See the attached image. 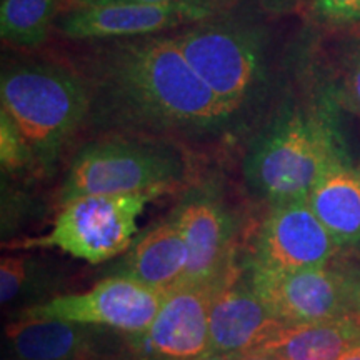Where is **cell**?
<instances>
[{
	"instance_id": "1",
	"label": "cell",
	"mask_w": 360,
	"mask_h": 360,
	"mask_svg": "<svg viewBox=\"0 0 360 360\" xmlns=\"http://www.w3.org/2000/svg\"><path fill=\"white\" fill-rule=\"evenodd\" d=\"M89 120L103 132L209 143L245 127L193 72L170 34L92 42Z\"/></svg>"
},
{
	"instance_id": "2",
	"label": "cell",
	"mask_w": 360,
	"mask_h": 360,
	"mask_svg": "<svg viewBox=\"0 0 360 360\" xmlns=\"http://www.w3.org/2000/svg\"><path fill=\"white\" fill-rule=\"evenodd\" d=\"M350 164L335 115L323 107L283 103L250 139L242 175L264 204L307 200L335 165Z\"/></svg>"
},
{
	"instance_id": "3",
	"label": "cell",
	"mask_w": 360,
	"mask_h": 360,
	"mask_svg": "<svg viewBox=\"0 0 360 360\" xmlns=\"http://www.w3.org/2000/svg\"><path fill=\"white\" fill-rule=\"evenodd\" d=\"M2 109L19 127L47 174L64 155L90 115V89L82 70L53 60H19L0 75Z\"/></svg>"
},
{
	"instance_id": "4",
	"label": "cell",
	"mask_w": 360,
	"mask_h": 360,
	"mask_svg": "<svg viewBox=\"0 0 360 360\" xmlns=\"http://www.w3.org/2000/svg\"><path fill=\"white\" fill-rule=\"evenodd\" d=\"M170 35L193 72L245 124L260 112L270 87L267 39L260 27L217 15Z\"/></svg>"
},
{
	"instance_id": "5",
	"label": "cell",
	"mask_w": 360,
	"mask_h": 360,
	"mask_svg": "<svg viewBox=\"0 0 360 360\" xmlns=\"http://www.w3.org/2000/svg\"><path fill=\"white\" fill-rule=\"evenodd\" d=\"M187 162L177 142L143 135H107L84 143L72 157L58 204L84 195L169 192L180 186Z\"/></svg>"
},
{
	"instance_id": "6",
	"label": "cell",
	"mask_w": 360,
	"mask_h": 360,
	"mask_svg": "<svg viewBox=\"0 0 360 360\" xmlns=\"http://www.w3.org/2000/svg\"><path fill=\"white\" fill-rule=\"evenodd\" d=\"M160 195L164 192L147 191L77 197L60 205L45 236L17 242L11 249H58L92 265L103 264L130 249L139 233V217Z\"/></svg>"
},
{
	"instance_id": "7",
	"label": "cell",
	"mask_w": 360,
	"mask_h": 360,
	"mask_svg": "<svg viewBox=\"0 0 360 360\" xmlns=\"http://www.w3.org/2000/svg\"><path fill=\"white\" fill-rule=\"evenodd\" d=\"M169 219L186 238L188 249L182 283L217 289L237 264V233L240 227L232 207L217 188L204 184L188 188Z\"/></svg>"
},
{
	"instance_id": "8",
	"label": "cell",
	"mask_w": 360,
	"mask_h": 360,
	"mask_svg": "<svg viewBox=\"0 0 360 360\" xmlns=\"http://www.w3.org/2000/svg\"><path fill=\"white\" fill-rule=\"evenodd\" d=\"M222 0H186L170 4L114 2L67 7L56 30L75 42H105L117 39L167 34L217 17Z\"/></svg>"
},
{
	"instance_id": "9",
	"label": "cell",
	"mask_w": 360,
	"mask_h": 360,
	"mask_svg": "<svg viewBox=\"0 0 360 360\" xmlns=\"http://www.w3.org/2000/svg\"><path fill=\"white\" fill-rule=\"evenodd\" d=\"M164 294L125 276H110L82 294H60L25 309L15 319H58L134 335L159 312Z\"/></svg>"
},
{
	"instance_id": "10",
	"label": "cell",
	"mask_w": 360,
	"mask_h": 360,
	"mask_svg": "<svg viewBox=\"0 0 360 360\" xmlns=\"http://www.w3.org/2000/svg\"><path fill=\"white\" fill-rule=\"evenodd\" d=\"M215 289L182 285L165 292L146 330L125 335L120 360H200L210 349L209 314Z\"/></svg>"
},
{
	"instance_id": "11",
	"label": "cell",
	"mask_w": 360,
	"mask_h": 360,
	"mask_svg": "<svg viewBox=\"0 0 360 360\" xmlns=\"http://www.w3.org/2000/svg\"><path fill=\"white\" fill-rule=\"evenodd\" d=\"M337 250L307 200H295L269 207L244 262L267 272H295L326 267Z\"/></svg>"
},
{
	"instance_id": "12",
	"label": "cell",
	"mask_w": 360,
	"mask_h": 360,
	"mask_svg": "<svg viewBox=\"0 0 360 360\" xmlns=\"http://www.w3.org/2000/svg\"><path fill=\"white\" fill-rule=\"evenodd\" d=\"M244 265L255 292L282 323L322 322L355 314L349 270L319 267L267 272Z\"/></svg>"
},
{
	"instance_id": "13",
	"label": "cell",
	"mask_w": 360,
	"mask_h": 360,
	"mask_svg": "<svg viewBox=\"0 0 360 360\" xmlns=\"http://www.w3.org/2000/svg\"><path fill=\"white\" fill-rule=\"evenodd\" d=\"M11 360H120L125 334L58 319H15L6 327Z\"/></svg>"
},
{
	"instance_id": "14",
	"label": "cell",
	"mask_w": 360,
	"mask_h": 360,
	"mask_svg": "<svg viewBox=\"0 0 360 360\" xmlns=\"http://www.w3.org/2000/svg\"><path fill=\"white\" fill-rule=\"evenodd\" d=\"M285 323L270 312L252 285L244 262L236 264L215 289L209 314L210 349L215 354L255 352Z\"/></svg>"
},
{
	"instance_id": "15",
	"label": "cell",
	"mask_w": 360,
	"mask_h": 360,
	"mask_svg": "<svg viewBox=\"0 0 360 360\" xmlns=\"http://www.w3.org/2000/svg\"><path fill=\"white\" fill-rule=\"evenodd\" d=\"M188 264L186 238L170 219L135 237L125 257L112 269V276H125L165 292L184 282Z\"/></svg>"
},
{
	"instance_id": "16",
	"label": "cell",
	"mask_w": 360,
	"mask_h": 360,
	"mask_svg": "<svg viewBox=\"0 0 360 360\" xmlns=\"http://www.w3.org/2000/svg\"><path fill=\"white\" fill-rule=\"evenodd\" d=\"M360 345V315L349 314L332 321L282 326L255 352L283 360H339Z\"/></svg>"
},
{
	"instance_id": "17",
	"label": "cell",
	"mask_w": 360,
	"mask_h": 360,
	"mask_svg": "<svg viewBox=\"0 0 360 360\" xmlns=\"http://www.w3.org/2000/svg\"><path fill=\"white\" fill-rule=\"evenodd\" d=\"M307 204L339 249L360 245V177L352 164L328 170L310 191Z\"/></svg>"
},
{
	"instance_id": "18",
	"label": "cell",
	"mask_w": 360,
	"mask_h": 360,
	"mask_svg": "<svg viewBox=\"0 0 360 360\" xmlns=\"http://www.w3.org/2000/svg\"><path fill=\"white\" fill-rule=\"evenodd\" d=\"M60 287V276L44 260L34 255H6L0 264V300L4 307L22 310L35 307L47 300Z\"/></svg>"
},
{
	"instance_id": "19",
	"label": "cell",
	"mask_w": 360,
	"mask_h": 360,
	"mask_svg": "<svg viewBox=\"0 0 360 360\" xmlns=\"http://www.w3.org/2000/svg\"><path fill=\"white\" fill-rule=\"evenodd\" d=\"M69 0H2L0 35L17 49H39L56 30Z\"/></svg>"
},
{
	"instance_id": "20",
	"label": "cell",
	"mask_w": 360,
	"mask_h": 360,
	"mask_svg": "<svg viewBox=\"0 0 360 360\" xmlns=\"http://www.w3.org/2000/svg\"><path fill=\"white\" fill-rule=\"evenodd\" d=\"M0 162L4 172L34 169V155L24 135L13 120L0 109Z\"/></svg>"
},
{
	"instance_id": "21",
	"label": "cell",
	"mask_w": 360,
	"mask_h": 360,
	"mask_svg": "<svg viewBox=\"0 0 360 360\" xmlns=\"http://www.w3.org/2000/svg\"><path fill=\"white\" fill-rule=\"evenodd\" d=\"M312 13L327 25H360V0H312Z\"/></svg>"
},
{
	"instance_id": "22",
	"label": "cell",
	"mask_w": 360,
	"mask_h": 360,
	"mask_svg": "<svg viewBox=\"0 0 360 360\" xmlns=\"http://www.w3.org/2000/svg\"><path fill=\"white\" fill-rule=\"evenodd\" d=\"M345 92L355 110L360 114V44L349 56L345 67Z\"/></svg>"
},
{
	"instance_id": "23",
	"label": "cell",
	"mask_w": 360,
	"mask_h": 360,
	"mask_svg": "<svg viewBox=\"0 0 360 360\" xmlns=\"http://www.w3.org/2000/svg\"><path fill=\"white\" fill-rule=\"evenodd\" d=\"M114 2L170 4V2H186V0H69V4H67V7H75V6H97V4H114Z\"/></svg>"
},
{
	"instance_id": "24",
	"label": "cell",
	"mask_w": 360,
	"mask_h": 360,
	"mask_svg": "<svg viewBox=\"0 0 360 360\" xmlns=\"http://www.w3.org/2000/svg\"><path fill=\"white\" fill-rule=\"evenodd\" d=\"M349 272H350V281H352L354 310H355V314L360 315V270H359V272H354V270H349Z\"/></svg>"
},
{
	"instance_id": "25",
	"label": "cell",
	"mask_w": 360,
	"mask_h": 360,
	"mask_svg": "<svg viewBox=\"0 0 360 360\" xmlns=\"http://www.w3.org/2000/svg\"><path fill=\"white\" fill-rule=\"evenodd\" d=\"M240 360H283V359L267 352H249V354L240 355Z\"/></svg>"
},
{
	"instance_id": "26",
	"label": "cell",
	"mask_w": 360,
	"mask_h": 360,
	"mask_svg": "<svg viewBox=\"0 0 360 360\" xmlns=\"http://www.w3.org/2000/svg\"><path fill=\"white\" fill-rule=\"evenodd\" d=\"M300 0H267L270 8H276V11H285L299 4Z\"/></svg>"
},
{
	"instance_id": "27",
	"label": "cell",
	"mask_w": 360,
	"mask_h": 360,
	"mask_svg": "<svg viewBox=\"0 0 360 360\" xmlns=\"http://www.w3.org/2000/svg\"><path fill=\"white\" fill-rule=\"evenodd\" d=\"M200 360H240V355L237 354H215L210 352L209 355H205L204 359Z\"/></svg>"
},
{
	"instance_id": "28",
	"label": "cell",
	"mask_w": 360,
	"mask_h": 360,
	"mask_svg": "<svg viewBox=\"0 0 360 360\" xmlns=\"http://www.w3.org/2000/svg\"><path fill=\"white\" fill-rule=\"evenodd\" d=\"M339 360H360V345L350 349L349 352H345Z\"/></svg>"
},
{
	"instance_id": "29",
	"label": "cell",
	"mask_w": 360,
	"mask_h": 360,
	"mask_svg": "<svg viewBox=\"0 0 360 360\" xmlns=\"http://www.w3.org/2000/svg\"><path fill=\"white\" fill-rule=\"evenodd\" d=\"M357 174H359V177H360V167L357 169Z\"/></svg>"
}]
</instances>
